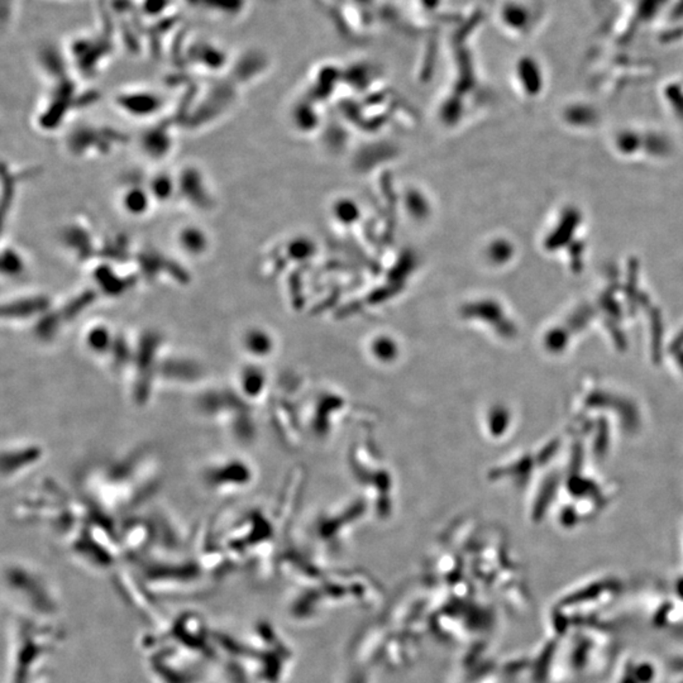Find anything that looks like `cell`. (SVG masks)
Instances as JSON below:
<instances>
[{
  "label": "cell",
  "mask_w": 683,
  "mask_h": 683,
  "mask_svg": "<svg viewBox=\"0 0 683 683\" xmlns=\"http://www.w3.org/2000/svg\"><path fill=\"white\" fill-rule=\"evenodd\" d=\"M240 345L242 352L249 358L267 356L271 352L270 338L259 328H251L242 334Z\"/></svg>",
  "instance_id": "9c48e42d"
},
{
  "label": "cell",
  "mask_w": 683,
  "mask_h": 683,
  "mask_svg": "<svg viewBox=\"0 0 683 683\" xmlns=\"http://www.w3.org/2000/svg\"><path fill=\"white\" fill-rule=\"evenodd\" d=\"M209 370L200 358L183 350L167 348L158 368L157 389L200 392L209 385Z\"/></svg>",
  "instance_id": "5b68a950"
},
{
  "label": "cell",
  "mask_w": 683,
  "mask_h": 683,
  "mask_svg": "<svg viewBox=\"0 0 683 683\" xmlns=\"http://www.w3.org/2000/svg\"><path fill=\"white\" fill-rule=\"evenodd\" d=\"M254 478L252 466L238 454H219L205 461L199 470V481L209 494L232 498L247 490Z\"/></svg>",
  "instance_id": "277c9868"
},
{
  "label": "cell",
  "mask_w": 683,
  "mask_h": 683,
  "mask_svg": "<svg viewBox=\"0 0 683 683\" xmlns=\"http://www.w3.org/2000/svg\"><path fill=\"white\" fill-rule=\"evenodd\" d=\"M146 203H147V198L144 193L141 194L137 190H129L126 194V198H124V207L129 212H144Z\"/></svg>",
  "instance_id": "8fae6325"
},
{
  "label": "cell",
  "mask_w": 683,
  "mask_h": 683,
  "mask_svg": "<svg viewBox=\"0 0 683 683\" xmlns=\"http://www.w3.org/2000/svg\"><path fill=\"white\" fill-rule=\"evenodd\" d=\"M46 460V448L33 439H12L3 443L0 471L4 485H16L40 467Z\"/></svg>",
  "instance_id": "8992f818"
},
{
  "label": "cell",
  "mask_w": 683,
  "mask_h": 683,
  "mask_svg": "<svg viewBox=\"0 0 683 683\" xmlns=\"http://www.w3.org/2000/svg\"><path fill=\"white\" fill-rule=\"evenodd\" d=\"M167 348L166 338L155 329L133 335L132 356L121 382L136 408H147L157 397L158 368Z\"/></svg>",
  "instance_id": "7a4b0ae2"
},
{
  "label": "cell",
  "mask_w": 683,
  "mask_h": 683,
  "mask_svg": "<svg viewBox=\"0 0 683 683\" xmlns=\"http://www.w3.org/2000/svg\"><path fill=\"white\" fill-rule=\"evenodd\" d=\"M155 448L139 444L89 466L80 477L81 498L104 514L121 519L155 501L165 478Z\"/></svg>",
  "instance_id": "6da1fadb"
},
{
  "label": "cell",
  "mask_w": 683,
  "mask_h": 683,
  "mask_svg": "<svg viewBox=\"0 0 683 683\" xmlns=\"http://www.w3.org/2000/svg\"><path fill=\"white\" fill-rule=\"evenodd\" d=\"M264 375L256 365L244 363L237 370L232 387L247 402H257L264 391Z\"/></svg>",
  "instance_id": "ba28073f"
},
{
  "label": "cell",
  "mask_w": 683,
  "mask_h": 683,
  "mask_svg": "<svg viewBox=\"0 0 683 683\" xmlns=\"http://www.w3.org/2000/svg\"><path fill=\"white\" fill-rule=\"evenodd\" d=\"M117 337L118 332H115L108 323L100 321L89 323L81 333V347L92 360L100 362L104 366L114 348Z\"/></svg>",
  "instance_id": "52a82bcc"
},
{
  "label": "cell",
  "mask_w": 683,
  "mask_h": 683,
  "mask_svg": "<svg viewBox=\"0 0 683 683\" xmlns=\"http://www.w3.org/2000/svg\"><path fill=\"white\" fill-rule=\"evenodd\" d=\"M196 413L215 425L232 442L246 446L252 441L254 426L249 404L230 386L208 385L198 392L194 402Z\"/></svg>",
  "instance_id": "3957f363"
},
{
  "label": "cell",
  "mask_w": 683,
  "mask_h": 683,
  "mask_svg": "<svg viewBox=\"0 0 683 683\" xmlns=\"http://www.w3.org/2000/svg\"><path fill=\"white\" fill-rule=\"evenodd\" d=\"M180 246L191 254H200L207 247V237L194 227H186L178 235Z\"/></svg>",
  "instance_id": "30bf717a"
}]
</instances>
